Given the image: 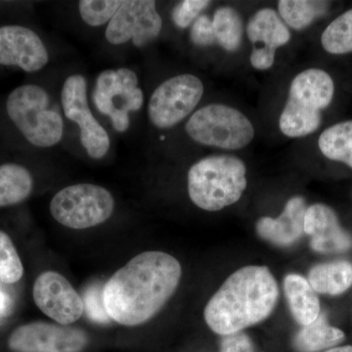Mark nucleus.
I'll use <instances>...</instances> for the list:
<instances>
[{"instance_id":"f257e3e1","label":"nucleus","mask_w":352,"mask_h":352,"mask_svg":"<svg viewBox=\"0 0 352 352\" xmlns=\"http://www.w3.org/2000/svg\"><path fill=\"white\" fill-rule=\"evenodd\" d=\"M182 276V265L171 254L157 251L138 254L104 286L109 318L127 327L146 323L173 296Z\"/></svg>"},{"instance_id":"f03ea898","label":"nucleus","mask_w":352,"mask_h":352,"mask_svg":"<svg viewBox=\"0 0 352 352\" xmlns=\"http://www.w3.org/2000/svg\"><path fill=\"white\" fill-rule=\"evenodd\" d=\"M279 287L267 266L248 265L232 273L208 300L206 323L220 336L242 332L272 314Z\"/></svg>"},{"instance_id":"7ed1b4c3","label":"nucleus","mask_w":352,"mask_h":352,"mask_svg":"<svg viewBox=\"0 0 352 352\" xmlns=\"http://www.w3.org/2000/svg\"><path fill=\"white\" fill-rule=\"evenodd\" d=\"M244 162L232 155L204 157L188 173V194L197 207L217 212L240 200L247 189Z\"/></svg>"},{"instance_id":"20e7f679","label":"nucleus","mask_w":352,"mask_h":352,"mask_svg":"<svg viewBox=\"0 0 352 352\" xmlns=\"http://www.w3.org/2000/svg\"><path fill=\"white\" fill-rule=\"evenodd\" d=\"M333 94L335 85L327 72L314 68L298 74L280 116V131L292 138L314 133L321 126L322 111L332 103Z\"/></svg>"},{"instance_id":"39448f33","label":"nucleus","mask_w":352,"mask_h":352,"mask_svg":"<svg viewBox=\"0 0 352 352\" xmlns=\"http://www.w3.org/2000/svg\"><path fill=\"white\" fill-rule=\"evenodd\" d=\"M50 95L36 85L16 88L7 98L9 118L25 139L36 147H52L63 138V119L50 108Z\"/></svg>"},{"instance_id":"423d86ee","label":"nucleus","mask_w":352,"mask_h":352,"mask_svg":"<svg viewBox=\"0 0 352 352\" xmlns=\"http://www.w3.org/2000/svg\"><path fill=\"white\" fill-rule=\"evenodd\" d=\"M186 132L196 142L224 150H240L252 142L254 127L237 109L210 104L197 111L187 122Z\"/></svg>"},{"instance_id":"0eeeda50","label":"nucleus","mask_w":352,"mask_h":352,"mask_svg":"<svg viewBox=\"0 0 352 352\" xmlns=\"http://www.w3.org/2000/svg\"><path fill=\"white\" fill-rule=\"evenodd\" d=\"M115 200L107 189L95 184L71 185L58 192L50 203L53 219L68 228L82 230L110 219Z\"/></svg>"},{"instance_id":"6e6552de","label":"nucleus","mask_w":352,"mask_h":352,"mask_svg":"<svg viewBox=\"0 0 352 352\" xmlns=\"http://www.w3.org/2000/svg\"><path fill=\"white\" fill-rule=\"evenodd\" d=\"M92 99L99 112L108 116L115 131L124 132L131 124L129 112L142 108L144 95L133 71L106 69L96 80Z\"/></svg>"},{"instance_id":"1a4fd4ad","label":"nucleus","mask_w":352,"mask_h":352,"mask_svg":"<svg viewBox=\"0 0 352 352\" xmlns=\"http://www.w3.org/2000/svg\"><path fill=\"white\" fill-rule=\"evenodd\" d=\"M203 94V82L196 76H173L153 92L148 106L149 119L159 129L175 126L196 108Z\"/></svg>"},{"instance_id":"9d476101","label":"nucleus","mask_w":352,"mask_h":352,"mask_svg":"<svg viewBox=\"0 0 352 352\" xmlns=\"http://www.w3.org/2000/svg\"><path fill=\"white\" fill-rule=\"evenodd\" d=\"M87 91V80L82 76H69L62 88V106L67 119L80 127V142L88 156L102 159L110 149V138L92 115Z\"/></svg>"},{"instance_id":"9b49d317","label":"nucleus","mask_w":352,"mask_h":352,"mask_svg":"<svg viewBox=\"0 0 352 352\" xmlns=\"http://www.w3.org/2000/svg\"><path fill=\"white\" fill-rule=\"evenodd\" d=\"M163 20L153 0H129L109 22L105 36L109 43L119 45L132 39L138 47H144L159 36Z\"/></svg>"},{"instance_id":"f8f14e48","label":"nucleus","mask_w":352,"mask_h":352,"mask_svg":"<svg viewBox=\"0 0 352 352\" xmlns=\"http://www.w3.org/2000/svg\"><path fill=\"white\" fill-rule=\"evenodd\" d=\"M87 342V333L82 329L36 321L15 329L8 346L16 352H80Z\"/></svg>"},{"instance_id":"ddd939ff","label":"nucleus","mask_w":352,"mask_h":352,"mask_svg":"<svg viewBox=\"0 0 352 352\" xmlns=\"http://www.w3.org/2000/svg\"><path fill=\"white\" fill-rule=\"evenodd\" d=\"M36 307L56 323L69 326L82 317L85 302L68 280L55 271L39 275L32 289Z\"/></svg>"},{"instance_id":"4468645a","label":"nucleus","mask_w":352,"mask_h":352,"mask_svg":"<svg viewBox=\"0 0 352 352\" xmlns=\"http://www.w3.org/2000/svg\"><path fill=\"white\" fill-rule=\"evenodd\" d=\"M247 36L254 43L251 64L254 69H270L275 62L277 48L286 45L291 39L286 24L273 9L258 10L250 19L247 25Z\"/></svg>"},{"instance_id":"2eb2a0df","label":"nucleus","mask_w":352,"mask_h":352,"mask_svg":"<svg viewBox=\"0 0 352 352\" xmlns=\"http://www.w3.org/2000/svg\"><path fill=\"white\" fill-rule=\"evenodd\" d=\"M48 60L45 45L31 29L16 25L0 28V65L34 73L44 68Z\"/></svg>"},{"instance_id":"dca6fc26","label":"nucleus","mask_w":352,"mask_h":352,"mask_svg":"<svg viewBox=\"0 0 352 352\" xmlns=\"http://www.w3.org/2000/svg\"><path fill=\"white\" fill-rule=\"evenodd\" d=\"M305 234L310 237V248L320 254H342L352 249L351 234L340 226L335 210L324 204L307 207Z\"/></svg>"},{"instance_id":"f3484780","label":"nucleus","mask_w":352,"mask_h":352,"mask_svg":"<svg viewBox=\"0 0 352 352\" xmlns=\"http://www.w3.org/2000/svg\"><path fill=\"white\" fill-rule=\"evenodd\" d=\"M307 203L300 196L289 199L283 212L277 217H263L256 224V233L261 239L279 248L295 245L305 234Z\"/></svg>"},{"instance_id":"a211bd4d","label":"nucleus","mask_w":352,"mask_h":352,"mask_svg":"<svg viewBox=\"0 0 352 352\" xmlns=\"http://www.w3.org/2000/svg\"><path fill=\"white\" fill-rule=\"evenodd\" d=\"M283 289L289 311L296 323L303 327L316 320L321 312L320 302L307 279L291 273L285 277Z\"/></svg>"},{"instance_id":"6ab92c4d","label":"nucleus","mask_w":352,"mask_h":352,"mask_svg":"<svg viewBox=\"0 0 352 352\" xmlns=\"http://www.w3.org/2000/svg\"><path fill=\"white\" fill-rule=\"evenodd\" d=\"M344 339V333L331 326L326 314L320 312L316 320L296 333L292 346L296 352H323L337 346Z\"/></svg>"},{"instance_id":"aec40b11","label":"nucleus","mask_w":352,"mask_h":352,"mask_svg":"<svg viewBox=\"0 0 352 352\" xmlns=\"http://www.w3.org/2000/svg\"><path fill=\"white\" fill-rule=\"evenodd\" d=\"M307 281L316 293L342 295L352 286V263L333 261L316 264L308 272Z\"/></svg>"},{"instance_id":"412c9836","label":"nucleus","mask_w":352,"mask_h":352,"mask_svg":"<svg viewBox=\"0 0 352 352\" xmlns=\"http://www.w3.org/2000/svg\"><path fill=\"white\" fill-rule=\"evenodd\" d=\"M34 180L30 171L17 164L0 166V208L22 203L31 195Z\"/></svg>"},{"instance_id":"4be33fe9","label":"nucleus","mask_w":352,"mask_h":352,"mask_svg":"<svg viewBox=\"0 0 352 352\" xmlns=\"http://www.w3.org/2000/svg\"><path fill=\"white\" fill-rule=\"evenodd\" d=\"M318 146L324 156L352 168V120L325 129L319 138Z\"/></svg>"},{"instance_id":"5701e85b","label":"nucleus","mask_w":352,"mask_h":352,"mask_svg":"<svg viewBox=\"0 0 352 352\" xmlns=\"http://www.w3.org/2000/svg\"><path fill=\"white\" fill-rule=\"evenodd\" d=\"M330 3L312 0H281L278 11L284 22L294 30L307 29L315 20L327 13Z\"/></svg>"},{"instance_id":"b1692460","label":"nucleus","mask_w":352,"mask_h":352,"mask_svg":"<svg viewBox=\"0 0 352 352\" xmlns=\"http://www.w3.org/2000/svg\"><path fill=\"white\" fill-rule=\"evenodd\" d=\"M217 43L224 50L234 52L242 43L243 21L240 14L231 7H219L215 10L212 18Z\"/></svg>"},{"instance_id":"393cba45","label":"nucleus","mask_w":352,"mask_h":352,"mask_svg":"<svg viewBox=\"0 0 352 352\" xmlns=\"http://www.w3.org/2000/svg\"><path fill=\"white\" fill-rule=\"evenodd\" d=\"M321 43L331 54L352 52V9L336 18L326 28L321 36Z\"/></svg>"},{"instance_id":"a878e982","label":"nucleus","mask_w":352,"mask_h":352,"mask_svg":"<svg viewBox=\"0 0 352 352\" xmlns=\"http://www.w3.org/2000/svg\"><path fill=\"white\" fill-rule=\"evenodd\" d=\"M24 275V266L12 240L0 231V281L15 284Z\"/></svg>"},{"instance_id":"bb28decb","label":"nucleus","mask_w":352,"mask_h":352,"mask_svg":"<svg viewBox=\"0 0 352 352\" xmlns=\"http://www.w3.org/2000/svg\"><path fill=\"white\" fill-rule=\"evenodd\" d=\"M119 0H82L78 9L82 20L91 27H99L113 19L122 6Z\"/></svg>"},{"instance_id":"cd10ccee","label":"nucleus","mask_w":352,"mask_h":352,"mask_svg":"<svg viewBox=\"0 0 352 352\" xmlns=\"http://www.w3.org/2000/svg\"><path fill=\"white\" fill-rule=\"evenodd\" d=\"M210 1L206 0H185L178 3L173 9L171 17L178 28L185 29L199 17L201 11L207 8Z\"/></svg>"},{"instance_id":"c85d7f7f","label":"nucleus","mask_w":352,"mask_h":352,"mask_svg":"<svg viewBox=\"0 0 352 352\" xmlns=\"http://www.w3.org/2000/svg\"><path fill=\"white\" fill-rule=\"evenodd\" d=\"M190 38L192 43L201 47L210 46L217 43L212 20H210L207 15L197 18L192 25Z\"/></svg>"},{"instance_id":"c756f323","label":"nucleus","mask_w":352,"mask_h":352,"mask_svg":"<svg viewBox=\"0 0 352 352\" xmlns=\"http://www.w3.org/2000/svg\"><path fill=\"white\" fill-rule=\"evenodd\" d=\"M254 342L248 333L239 332L222 336L220 352H254Z\"/></svg>"},{"instance_id":"7c9ffc66","label":"nucleus","mask_w":352,"mask_h":352,"mask_svg":"<svg viewBox=\"0 0 352 352\" xmlns=\"http://www.w3.org/2000/svg\"><path fill=\"white\" fill-rule=\"evenodd\" d=\"M87 305L88 314L92 319L98 321H105L109 318L107 312L103 302V289L94 287L88 292L87 298H85Z\"/></svg>"},{"instance_id":"2f4dec72","label":"nucleus","mask_w":352,"mask_h":352,"mask_svg":"<svg viewBox=\"0 0 352 352\" xmlns=\"http://www.w3.org/2000/svg\"><path fill=\"white\" fill-rule=\"evenodd\" d=\"M11 305L10 298L6 294L0 292V316L6 314L7 310H9Z\"/></svg>"},{"instance_id":"473e14b6","label":"nucleus","mask_w":352,"mask_h":352,"mask_svg":"<svg viewBox=\"0 0 352 352\" xmlns=\"http://www.w3.org/2000/svg\"><path fill=\"white\" fill-rule=\"evenodd\" d=\"M323 352H352V346H335Z\"/></svg>"}]
</instances>
